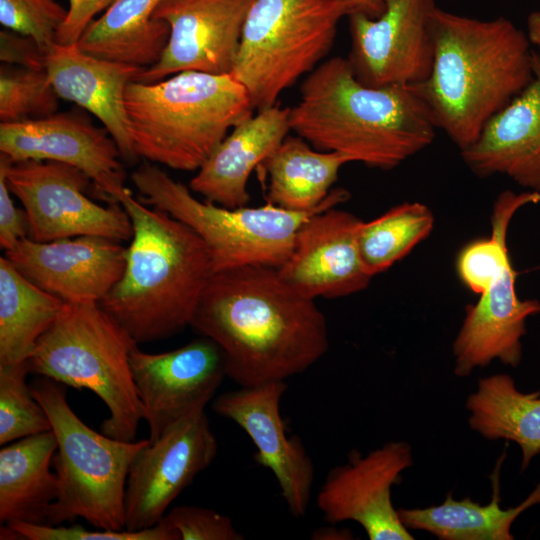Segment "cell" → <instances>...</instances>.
Returning <instances> with one entry per match:
<instances>
[{
	"instance_id": "obj_1",
	"label": "cell",
	"mask_w": 540,
	"mask_h": 540,
	"mask_svg": "<svg viewBox=\"0 0 540 540\" xmlns=\"http://www.w3.org/2000/svg\"><path fill=\"white\" fill-rule=\"evenodd\" d=\"M190 327L220 347L227 377L243 387L303 373L329 348L327 320L315 300L267 266L213 273Z\"/></svg>"
},
{
	"instance_id": "obj_2",
	"label": "cell",
	"mask_w": 540,
	"mask_h": 540,
	"mask_svg": "<svg viewBox=\"0 0 540 540\" xmlns=\"http://www.w3.org/2000/svg\"><path fill=\"white\" fill-rule=\"evenodd\" d=\"M289 123L315 149L381 170L427 148L438 129L413 85L367 86L342 57L325 60L307 75Z\"/></svg>"
},
{
	"instance_id": "obj_3",
	"label": "cell",
	"mask_w": 540,
	"mask_h": 540,
	"mask_svg": "<svg viewBox=\"0 0 540 540\" xmlns=\"http://www.w3.org/2000/svg\"><path fill=\"white\" fill-rule=\"evenodd\" d=\"M431 26L432 70L413 86L461 151L532 82L535 51L527 34L502 16L481 20L436 5Z\"/></svg>"
},
{
	"instance_id": "obj_4",
	"label": "cell",
	"mask_w": 540,
	"mask_h": 540,
	"mask_svg": "<svg viewBox=\"0 0 540 540\" xmlns=\"http://www.w3.org/2000/svg\"><path fill=\"white\" fill-rule=\"evenodd\" d=\"M118 202L133 234L121 278L98 303L138 345L170 338L190 326L214 273L209 250L189 226L128 188Z\"/></svg>"
},
{
	"instance_id": "obj_5",
	"label": "cell",
	"mask_w": 540,
	"mask_h": 540,
	"mask_svg": "<svg viewBox=\"0 0 540 540\" xmlns=\"http://www.w3.org/2000/svg\"><path fill=\"white\" fill-rule=\"evenodd\" d=\"M130 135L138 158L197 171L231 129L253 115L246 89L231 74L183 71L125 91Z\"/></svg>"
},
{
	"instance_id": "obj_6",
	"label": "cell",
	"mask_w": 540,
	"mask_h": 540,
	"mask_svg": "<svg viewBox=\"0 0 540 540\" xmlns=\"http://www.w3.org/2000/svg\"><path fill=\"white\" fill-rule=\"evenodd\" d=\"M135 345L98 302L65 303L27 362L34 374L95 393L109 411L101 432L133 441L143 420L129 360Z\"/></svg>"
},
{
	"instance_id": "obj_7",
	"label": "cell",
	"mask_w": 540,
	"mask_h": 540,
	"mask_svg": "<svg viewBox=\"0 0 540 540\" xmlns=\"http://www.w3.org/2000/svg\"><path fill=\"white\" fill-rule=\"evenodd\" d=\"M55 434L52 465L58 496L47 525L77 518L105 530L125 529V490L130 466L148 439L123 441L87 426L71 409L65 385L39 376L30 384Z\"/></svg>"
},
{
	"instance_id": "obj_8",
	"label": "cell",
	"mask_w": 540,
	"mask_h": 540,
	"mask_svg": "<svg viewBox=\"0 0 540 540\" xmlns=\"http://www.w3.org/2000/svg\"><path fill=\"white\" fill-rule=\"evenodd\" d=\"M352 0H253L231 75L254 109L272 107L280 94L311 73L333 46Z\"/></svg>"
},
{
	"instance_id": "obj_9",
	"label": "cell",
	"mask_w": 540,
	"mask_h": 540,
	"mask_svg": "<svg viewBox=\"0 0 540 540\" xmlns=\"http://www.w3.org/2000/svg\"><path fill=\"white\" fill-rule=\"evenodd\" d=\"M131 180L148 204L185 223L203 240L214 273L244 266L279 268L288 259L304 221L335 207L308 212L269 203L228 208L197 199L189 187L148 161L134 170Z\"/></svg>"
},
{
	"instance_id": "obj_10",
	"label": "cell",
	"mask_w": 540,
	"mask_h": 540,
	"mask_svg": "<svg viewBox=\"0 0 540 540\" xmlns=\"http://www.w3.org/2000/svg\"><path fill=\"white\" fill-rule=\"evenodd\" d=\"M0 168L26 212L29 239L100 236L130 241L133 227L123 206L118 202L103 206L90 199L86 190L92 181L78 168L54 161L11 162L2 154Z\"/></svg>"
},
{
	"instance_id": "obj_11",
	"label": "cell",
	"mask_w": 540,
	"mask_h": 540,
	"mask_svg": "<svg viewBox=\"0 0 540 540\" xmlns=\"http://www.w3.org/2000/svg\"><path fill=\"white\" fill-rule=\"evenodd\" d=\"M218 444L205 408L176 421L149 441L130 466L125 490V529L155 526L171 503L216 457Z\"/></svg>"
},
{
	"instance_id": "obj_12",
	"label": "cell",
	"mask_w": 540,
	"mask_h": 540,
	"mask_svg": "<svg viewBox=\"0 0 540 540\" xmlns=\"http://www.w3.org/2000/svg\"><path fill=\"white\" fill-rule=\"evenodd\" d=\"M435 6L434 0H385L377 18L351 13L347 59L355 77L371 87L424 82L433 66Z\"/></svg>"
},
{
	"instance_id": "obj_13",
	"label": "cell",
	"mask_w": 540,
	"mask_h": 540,
	"mask_svg": "<svg viewBox=\"0 0 540 540\" xmlns=\"http://www.w3.org/2000/svg\"><path fill=\"white\" fill-rule=\"evenodd\" d=\"M129 360L151 442L176 421L206 408L227 377L220 347L205 336L162 353L135 345Z\"/></svg>"
},
{
	"instance_id": "obj_14",
	"label": "cell",
	"mask_w": 540,
	"mask_h": 540,
	"mask_svg": "<svg viewBox=\"0 0 540 540\" xmlns=\"http://www.w3.org/2000/svg\"><path fill=\"white\" fill-rule=\"evenodd\" d=\"M412 450L405 441H390L362 456L332 468L317 497V507L330 524L354 521L370 540H412L393 506L391 490L401 473L412 466Z\"/></svg>"
},
{
	"instance_id": "obj_15",
	"label": "cell",
	"mask_w": 540,
	"mask_h": 540,
	"mask_svg": "<svg viewBox=\"0 0 540 540\" xmlns=\"http://www.w3.org/2000/svg\"><path fill=\"white\" fill-rule=\"evenodd\" d=\"M252 1L162 0L153 17L168 24V42L136 81L157 82L183 71L230 74Z\"/></svg>"
},
{
	"instance_id": "obj_16",
	"label": "cell",
	"mask_w": 540,
	"mask_h": 540,
	"mask_svg": "<svg viewBox=\"0 0 540 540\" xmlns=\"http://www.w3.org/2000/svg\"><path fill=\"white\" fill-rule=\"evenodd\" d=\"M0 152L11 162L54 161L76 167L109 203L118 202L127 188L123 158L112 136L76 113L1 123Z\"/></svg>"
},
{
	"instance_id": "obj_17",
	"label": "cell",
	"mask_w": 540,
	"mask_h": 540,
	"mask_svg": "<svg viewBox=\"0 0 540 540\" xmlns=\"http://www.w3.org/2000/svg\"><path fill=\"white\" fill-rule=\"evenodd\" d=\"M285 381L247 386L217 396L213 411L241 427L256 447L255 461L269 469L294 517L307 512L313 490L314 464L302 440L287 436L280 402Z\"/></svg>"
},
{
	"instance_id": "obj_18",
	"label": "cell",
	"mask_w": 540,
	"mask_h": 540,
	"mask_svg": "<svg viewBox=\"0 0 540 540\" xmlns=\"http://www.w3.org/2000/svg\"><path fill=\"white\" fill-rule=\"evenodd\" d=\"M362 220L335 207L311 215L300 226L288 259L277 268L280 277L301 295L335 299L368 287L359 250Z\"/></svg>"
},
{
	"instance_id": "obj_19",
	"label": "cell",
	"mask_w": 540,
	"mask_h": 540,
	"mask_svg": "<svg viewBox=\"0 0 540 540\" xmlns=\"http://www.w3.org/2000/svg\"><path fill=\"white\" fill-rule=\"evenodd\" d=\"M5 256L32 283L65 303L99 302L119 281L126 247L100 236L21 240Z\"/></svg>"
},
{
	"instance_id": "obj_20",
	"label": "cell",
	"mask_w": 540,
	"mask_h": 540,
	"mask_svg": "<svg viewBox=\"0 0 540 540\" xmlns=\"http://www.w3.org/2000/svg\"><path fill=\"white\" fill-rule=\"evenodd\" d=\"M516 271L508 261L494 276L466 316L453 343L454 373L467 377L498 359L516 368L522 360V338L528 317L540 314V301L522 300L515 288Z\"/></svg>"
},
{
	"instance_id": "obj_21",
	"label": "cell",
	"mask_w": 540,
	"mask_h": 540,
	"mask_svg": "<svg viewBox=\"0 0 540 540\" xmlns=\"http://www.w3.org/2000/svg\"><path fill=\"white\" fill-rule=\"evenodd\" d=\"M461 156L478 177L504 175L540 193V54H534L529 86L486 123Z\"/></svg>"
},
{
	"instance_id": "obj_22",
	"label": "cell",
	"mask_w": 540,
	"mask_h": 540,
	"mask_svg": "<svg viewBox=\"0 0 540 540\" xmlns=\"http://www.w3.org/2000/svg\"><path fill=\"white\" fill-rule=\"evenodd\" d=\"M143 68L97 58L77 44L55 43L46 56V71L59 98L76 103L98 118L127 162L138 159L125 107L127 86Z\"/></svg>"
},
{
	"instance_id": "obj_23",
	"label": "cell",
	"mask_w": 540,
	"mask_h": 540,
	"mask_svg": "<svg viewBox=\"0 0 540 540\" xmlns=\"http://www.w3.org/2000/svg\"><path fill=\"white\" fill-rule=\"evenodd\" d=\"M289 114L275 104L234 126L192 177L190 190L220 206H247L249 177L288 136Z\"/></svg>"
},
{
	"instance_id": "obj_24",
	"label": "cell",
	"mask_w": 540,
	"mask_h": 540,
	"mask_svg": "<svg viewBox=\"0 0 540 540\" xmlns=\"http://www.w3.org/2000/svg\"><path fill=\"white\" fill-rule=\"evenodd\" d=\"M350 162L344 154L317 150L302 137L288 135L260 166L268 177L267 203L297 212L336 207L350 198L347 190L332 189Z\"/></svg>"
},
{
	"instance_id": "obj_25",
	"label": "cell",
	"mask_w": 540,
	"mask_h": 540,
	"mask_svg": "<svg viewBox=\"0 0 540 540\" xmlns=\"http://www.w3.org/2000/svg\"><path fill=\"white\" fill-rule=\"evenodd\" d=\"M57 441L52 430L27 436L0 449V522L47 525L58 496L52 472Z\"/></svg>"
},
{
	"instance_id": "obj_26",
	"label": "cell",
	"mask_w": 540,
	"mask_h": 540,
	"mask_svg": "<svg viewBox=\"0 0 540 540\" xmlns=\"http://www.w3.org/2000/svg\"><path fill=\"white\" fill-rule=\"evenodd\" d=\"M162 0H114L77 42L100 59L147 68L162 56L170 29L154 12Z\"/></svg>"
},
{
	"instance_id": "obj_27",
	"label": "cell",
	"mask_w": 540,
	"mask_h": 540,
	"mask_svg": "<svg viewBox=\"0 0 540 540\" xmlns=\"http://www.w3.org/2000/svg\"><path fill=\"white\" fill-rule=\"evenodd\" d=\"M505 459L503 453L490 475L492 498L481 505L469 497L455 500L448 493L445 501L437 506L415 509H398L399 517L407 529L427 531L441 540H513L511 526L526 509L540 504V479L535 489L518 506L500 507V469Z\"/></svg>"
},
{
	"instance_id": "obj_28",
	"label": "cell",
	"mask_w": 540,
	"mask_h": 540,
	"mask_svg": "<svg viewBox=\"0 0 540 540\" xmlns=\"http://www.w3.org/2000/svg\"><path fill=\"white\" fill-rule=\"evenodd\" d=\"M469 426L487 440L515 442L521 449V471L540 454V392L524 393L508 374L478 381L466 401Z\"/></svg>"
},
{
	"instance_id": "obj_29",
	"label": "cell",
	"mask_w": 540,
	"mask_h": 540,
	"mask_svg": "<svg viewBox=\"0 0 540 540\" xmlns=\"http://www.w3.org/2000/svg\"><path fill=\"white\" fill-rule=\"evenodd\" d=\"M65 302L23 276L0 257V365L27 361Z\"/></svg>"
},
{
	"instance_id": "obj_30",
	"label": "cell",
	"mask_w": 540,
	"mask_h": 540,
	"mask_svg": "<svg viewBox=\"0 0 540 540\" xmlns=\"http://www.w3.org/2000/svg\"><path fill=\"white\" fill-rule=\"evenodd\" d=\"M433 226L432 211L420 202H404L362 221L358 244L366 271L374 277L388 270L426 239Z\"/></svg>"
},
{
	"instance_id": "obj_31",
	"label": "cell",
	"mask_w": 540,
	"mask_h": 540,
	"mask_svg": "<svg viewBox=\"0 0 540 540\" xmlns=\"http://www.w3.org/2000/svg\"><path fill=\"white\" fill-rule=\"evenodd\" d=\"M27 361L0 365V445L51 430L42 405L27 383Z\"/></svg>"
},
{
	"instance_id": "obj_32",
	"label": "cell",
	"mask_w": 540,
	"mask_h": 540,
	"mask_svg": "<svg viewBox=\"0 0 540 540\" xmlns=\"http://www.w3.org/2000/svg\"><path fill=\"white\" fill-rule=\"evenodd\" d=\"M59 96L46 70L1 67L0 120L14 123L56 113Z\"/></svg>"
},
{
	"instance_id": "obj_33",
	"label": "cell",
	"mask_w": 540,
	"mask_h": 540,
	"mask_svg": "<svg viewBox=\"0 0 540 540\" xmlns=\"http://www.w3.org/2000/svg\"><path fill=\"white\" fill-rule=\"evenodd\" d=\"M67 16L56 0H0L4 29L31 37L48 53Z\"/></svg>"
},
{
	"instance_id": "obj_34",
	"label": "cell",
	"mask_w": 540,
	"mask_h": 540,
	"mask_svg": "<svg viewBox=\"0 0 540 540\" xmlns=\"http://www.w3.org/2000/svg\"><path fill=\"white\" fill-rule=\"evenodd\" d=\"M174 535L175 540H243L232 520L212 509L176 506L160 520Z\"/></svg>"
},
{
	"instance_id": "obj_35",
	"label": "cell",
	"mask_w": 540,
	"mask_h": 540,
	"mask_svg": "<svg viewBox=\"0 0 540 540\" xmlns=\"http://www.w3.org/2000/svg\"><path fill=\"white\" fill-rule=\"evenodd\" d=\"M12 527L20 539L28 540H175L172 532L159 521L155 526L139 530L87 529L81 525L62 526L15 522Z\"/></svg>"
},
{
	"instance_id": "obj_36",
	"label": "cell",
	"mask_w": 540,
	"mask_h": 540,
	"mask_svg": "<svg viewBox=\"0 0 540 540\" xmlns=\"http://www.w3.org/2000/svg\"><path fill=\"white\" fill-rule=\"evenodd\" d=\"M45 52L31 37L10 31L0 32V59L9 65L32 70H46Z\"/></svg>"
},
{
	"instance_id": "obj_37",
	"label": "cell",
	"mask_w": 540,
	"mask_h": 540,
	"mask_svg": "<svg viewBox=\"0 0 540 540\" xmlns=\"http://www.w3.org/2000/svg\"><path fill=\"white\" fill-rule=\"evenodd\" d=\"M0 168V245L6 251L28 238L29 226L24 209L18 208Z\"/></svg>"
},
{
	"instance_id": "obj_38",
	"label": "cell",
	"mask_w": 540,
	"mask_h": 540,
	"mask_svg": "<svg viewBox=\"0 0 540 540\" xmlns=\"http://www.w3.org/2000/svg\"><path fill=\"white\" fill-rule=\"evenodd\" d=\"M67 16L59 29L56 43L60 45L77 44L83 32L103 13L114 0H68Z\"/></svg>"
},
{
	"instance_id": "obj_39",
	"label": "cell",
	"mask_w": 540,
	"mask_h": 540,
	"mask_svg": "<svg viewBox=\"0 0 540 540\" xmlns=\"http://www.w3.org/2000/svg\"><path fill=\"white\" fill-rule=\"evenodd\" d=\"M356 6V12H362L371 18L379 17L385 8V0H352Z\"/></svg>"
},
{
	"instance_id": "obj_40",
	"label": "cell",
	"mask_w": 540,
	"mask_h": 540,
	"mask_svg": "<svg viewBox=\"0 0 540 540\" xmlns=\"http://www.w3.org/2000/svg\"><path fill=\"white\" fill-rule=\"evenodd\" d=\"M527 36L531 43L540 51V11H533L527 17Z\"/></svg>"
},
{
	"instance_id": "obj_41",
	"label": "cell",
	"mask_w": 540,
	"mask_h": 540,
	"mask_svg": "<svg viewBox=\"0 0 540 540\" xmlns=\"http://www.w3.org/2000/svg\"><path fill=\"white\" fill-rule=\"evenodd\" d=\"M352 534L346 530H338L337 528L321 527L316 529L312 535V539L316 540H337L351 539Z\"/></svg>"
}]
</instances>
